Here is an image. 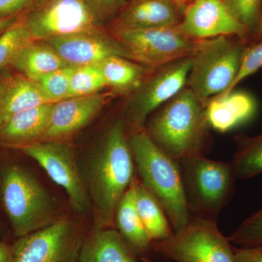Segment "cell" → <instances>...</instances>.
Listing matches in <instances>:
<instances>
[{"mask_svg": "<svg viewBox=\"0 0 262 262\" xmlns=\"http://www.w3.org/2000/svg\"><path fill=\"white\" fill-rule=\"evenodd\" d=\"M153 244L160 257L167 261L236 262L234 245L213 221L191 216L182 230Z\"/></svg>", "mask_w": 262, "mask_h": 262, "instance_id": "52a82bcc", "label": "cell"}, {"mask_svg": "<svg viewBox=\"0 0 262 262\" xmlns=\"http://www.w3.org/2000/svg\"><path fill=\"white\" fill-rule=\"evenodd\" d=\"M234 141L237 148L232 163L237 179L246 180L262 173V134L256 136L239 134Z\"/></svg>", "mask_w": 262, "mask_h": 262, "instance_id": "d4e9b609", "label": "cell"}, {"mask_svg": "<svg viewBox=\"0 0 262 262\" xmlns=\"http://www.w3.org/2000/svg\"><path fill=\"white\" fill-rule=\"evenodd\" d=\"M19 18L34 40L99 28L83 0H34Z\"/></svg>", "mask_w": 262, "mask_h": 262, "instance_id": "8fae6325", "label": "cell"}, {"mask_svg": "<svg viewBox=\"0 0 262 262\" xmlns=\"http://www.w3.org/2000/svg\"><path fill=\"white\" fill-rule=\"evenodd\" d=\"M114 35L126 48L133 61L155 70L194 56L205 42L187 37L178 25L126 31Z\"/></svg>", "mask_w": 262, "mask_h": 262, "instance_id": "9c48e42d", "label": "cell"}, {"mask_svg": "<svg viewBox=\"0 0 262 262\" xmlns=\"http://www.w3.org/2000/svg\"><path fill=\"white\" fill-rule=\"evenodd\" d=\"M7 77L0 79V99H1L2 95H3V91H4L5 82H6Z\"/></svg>", "mask_w": 262, "mask_h": 262, "instance_id": "f35d334b", "label": "cell"}, {"mask_svg": "<svg viewBox=\"0 0 262 262\" xmlns=\"http://www.w3.org/2000/svg\"><path fill=\"white\" fill-rule=\"evenodd\" d=\"M107 87L116 94H123L134 91L155 70L144 64L124 58L113 56L98 63Z\"/></svg>", "mask_w": 262, "mask_h": 262, "instance_id": "603a6c76", "label": "cell"}, {"mask_svg": "<svg viewBox=\"0 0 262 262\" xmlns=\"http://www.w3.org/2000/svg\"><path fill=\"white\" fill-rule=\"evenodd\" d=\"M179 9L170 0H127L114 20L111 33L179 25Z\"/></svg>", "mask_w": 262, "mask_h": 262, "instance_id": "2e32d148", "label": "cell"}, {"mask_svg": "<svg viewBox=\"0 0 262 262\" xmlns=\"http://www.w3.org/2000/svg\"><path fill=\"white\" fill-rule=\"evenodd\" d=\"M262 68V41L246 46L241 56L238 73L227 91L220 95H227L234 91L236 86L249 76Z\"/></svg>", "mask_w": 262, "mask_h": 262, "instance_id": "4dcf8cb0", "label": "cell"}, {"mask_svg": "<svg viewBox=\"0 0 262 262\" xmlns=\"http://www.w3.org/2000/svg\"><path fill=\"white\" fill-rule=\"evenodd\" d=\"M107 95L98 92L54 103L47 130L41 141H63L80 131L101 111Z\"/></svg>", "mask_w": 262, "mask_h": 262, "instance_id": "9a60e30c", "label": "cell"}, {"mask_svg": "<svg viewBox=\"0 0 262 262\" xmlns=\"http://www.w3.org/2000/svg\"><path fill=\"white\" fill-rule=\"evenodd\" d=\"M51 103L37 81L23 75L7 77L0 99V125L15 114Z\"/></svg>", "mask_w": 262, "mask_h": 262, "instance_id": "44dd1931", "label": "cell"}, {"mask_svg": "<svg viewBox=\"0 0 262 262\" xmlns=\"http://www.w3.org/2000/svg\"><path fill=\"white\" fill-rule=\"evenodd\" d=\"M53 104L46 103L13 115L0 125V139L20 146L41 141L47 130Z\"/></svg>", "mask_w": 262, "mask_h": 262, "instance_id": "d6986e66", "label": "cell"}, {"mask_svg": "<svg viewBox=\"0 0 262 262\" xmlns=\"http://www.w3.org/2000/svg\"><path fill=\"white\" fill-rule=\"evenodd\" d=\"M170 1L172 2L173 4L177 5V6L180 8V9H182V8H184V10H185V3L186 2H187L186 0H170Z\"/></svg>", "mask_w": 262, "mask_h": 262, "instance_id": "74e56055", "label": "cell"}, {"mask_svg": "<svg viewBox=\"0 0 262 262\" xmlns=\"http://www.w3.org/2000/svg\"><path fill=\"white\" fill-rule=\"evenodd\" d=\"M178 163L190 216L216 222L235 192L237 177L232 161L198 155Z\"/></svg>", "mask_w": 262, "mask_h": 262, "instance_id": "277c9868", "label": "cell"}, {"mask_svg": "<svg viewBox=\"0 0 262 262\" xmlns=\"http://www.w3.org/2000/svg\"><path fill=\"white\" fill-rule=\"evenodd\" d=\"M75 66H67L50 72L37 81L51 103L69 98L70 81Z\"/></svg>", "mask_w": 262, "mask_h": 262, "instance_id": "83f0119b", "label": "cell"}, {"mask_svg": "<svg viewBox=\"0 0 262 262\" xmlns=\"http://www.w3.org/2000/svg\"><path fill=\"white\" fill-rule=\"evenodd\" d=\"M135 182L136 176L119 202L114 220L115 227L136 258L144 262H159V255L136 209Z\"/></svg>", "mask_w": 262, "mask_h": 262, "instance_id": "e0dca14e", "label": "cell"}, {"mask_svg": "<svg viewBox=\"0 0 262 262\" xmlns=\"http://www.w3.org/2000/svg\"><path fill=\"white\" fill-rule=\"evenodd\" d=\"M144 129L155 145L177 161L205 155L210 146L204 105L187 86L151 114Z\"/></svg>", "mask_w": 262, "mask_h": 262, "instance_id": "7a4b0ae2", "label": "cell"}, {"mask_svg": "<svg viewBox=\"0 0 262 262\" xmlns=\"http://www.w3.org/2000/svg\"><path fill=\"white\" fill-rule=\"evenodd\" d=\"M34 40L20 18L0 34V70L11 66L24 47Z\"/></svg>", "mask_w": 262, "mask_h": 262, "instance_id": "484cf974", "label": "cell"}, {"mask_svg": "<svg viewBox=\"0 0 262 262\" xmlns=\"http://www.w3.org/2000/svg\"><path fill=\"white\" fill-rule=\"evenodd\" d=\"M236 262H262V246L237 247L234 246Z\"/></svg>", "mask_w": 262, "mask_h": 262, "instance_id": "836d02e7", "label": "cell"}, {"mask_svg": "<svg viewBox=\"0 0 262 262\" xmlns=\"http://www.w3.org/2000/svg\"><path fill=\"white\" fill-rule=\"evenodd\" d=\"M127 139L141 184L160 203L173 232L182 230L191 216L178 161L155 145L144 129L127 133Z\"/></svg>", "mask_w": 262, "mask_h": 262, "instance_id": "3957f363", "label": "cell"}, {"mask_svg": "<svg viewBox=\"0 0 262 262\" xmlns=\"http://www.w3.org/2000/svg\"><path fill=\"white\" fill-rule=\"evenodd\" d=\"M186 1H189V0H186ZM190 1H192V0H190Z\"/></svg>", "mask_w": 262, "mask_h": 262, "instance_id": "ab89813d", "label": "cell"}, {"mask_svg": "<svg viewBox=\"0 0 262 262\" xmlns=\"http://www.w3.org/2000/svg\"><path fill=\"white\" fill-rule=\"evenodd\" d=\"M136 256L115 228H97L86 235L78 262H136Z\"/></svg>", "mask_w": 262, "mask_h": 262, "instance_id": "ffe728a7", "label": "cell"}, {"mask_svg": "<svg viewBox=\"0 0 262 262\" xmlns=\"http://www.w3.org/2000/svg\"><path fill=\"white\" fill-rule=\"evenodd\" d=\"M11 66L20 75L37 81L50 72L70 65L49 43L33 40L20 51Z\"/></svg>", "mask_w": 262, "mask_h": 262, "instance_id": "7402d4cb", "label": "cell"}, {"mask_svg": "<svg viewBox=\"0 0 262 262\" xmlns=\"http://www.w3.org/2000/svg\"><path fill=\"white\" fill-rule=\"evenodd\" d=\"M204 106L210 128L221 133L247 121L256 110L254 100L249 94L234 91L211 98Z\"/></svg>", "mask_w": 262, "mask_h": 262, "instance_id": "ac0fdd59", "label": "cell"}, {"mask_svg": "<svg viewBox=\"0 0 262 262\" xmlns=\"http://www.w3.org/2000/svg\"><path fill=\"white\" fill-rule=\"evenodd\" d=\"M244 39L221 36L206 39L193 56L187 87L203 105L228 90L238 73Z\"/></svg>", "mask_w": 262, "mask_h": 262, "instance_id": "8992f818", "label": "cell"}, {"mask_svg": "<svg viewBox=\"0 0 262 262\" xmlns=\"http://www.w3.org/2000/svg\"><path fill=\"white\" fill-rule=\"evenodd\" d=\"M178 26L186 36L198 40L234 36L246 43L249 36L247 29L229 14L222 0H192L186 6Z\"/></svg>", "mask_w": 262, "mask_h": 262, "instance_id": "5bb4252c", "label": "cell"}, {"mask_svg": "<svg viewBox=\"0 0 262 262\" xmlns=\"http://www.w3.org/2000/svg\"><path fill=\"white\" fill-rule=\"evenodd\" d=\"M0 199L15 238L56 222L51 196L34 176L17 165L7 168L2 176Z\"/></svg>", "mask_w": 262, "mask_h": 262, "instance_id": "5b68a950", "label": "cell"}, {"mask_svg": "<svg viewBox=\"0 0 262 262\" xmlns=\"http://www.w3.org/2000/svg\"><path fill=\"white\" fill-rule=\"evenodd\" d=\"M34 0H0V18L19 15Z\"/></svg>", "mask_w": 262, "mask_h": 262, "instance_id": "d6a6232c", "label": "cell"}, {"mask_svg": "<svg viewBox=\"0 0 262 262\" xmlns=\"http://www.w3.org/2000/svg\"><path fill=\"white\" fill-rule=\"evenodd\" d=\"M222 1L228 10L229 14L247 29L249 32V36H248L249 37L256 30L261 18L262 0H222Z\"/></svg>", "mask_w": 262, "mask_h": 262, "instance_id": "f1b7e54d", "label": "cell"}, {"mask_svg": "<svg viewBox=\"0 0 262 262\" xmlns=\"http://www.w3.org/2000/svg\"><path fill=\"white\" fill-rule=\"evenodd\" d=\"M46 42L56 49L69 65L98 64L113 56H121L132 60L125 46L111 32L101 27L53 38Z\"/></svg>", "mask_w": 262, "mask_h": 262, "instance_id": "4fadbf2b", "label": "cell"}, {"mask_svg": "<svg viewBox=\"0 0 262 262\" xmlns=\"http://www.w3.org/2000/svg\"><path fill=\"white\" fill-rule=\"evenodd\" d=\"M18 16L19 15H15V16L0 18V34H3L5 31H6L10 27H11L16 21Z\"/></svg>", "mask_w": 262, "mask_h": 262, "instance_id": "8d00e7d4", "label": "cell"}, {"mask_svg": "<svg viewBox=\"0 0 262 262\" xmlns=\"http://www.w3.org/2000/svg\"><path fill=\"white\" fill-rule=\"evenodd\" d=\"M135 165L123 118L112 122L81 172L98 228L115 227V214L135 177Z\"/></svg>", "mask_w": 262, "mask_h": 262, "instance_id": "6da1fadb", "label": "cell"}, {"mask_svg": "<svg viewBox=\"0 0 262 262\" xmlns=\"http://www.w3.org/2000/svg\"><path fill=\"white\" fill-rule=\"evenodd\" d=\"M135 192L136 209L151 241L159 242L171 237L174 232L163 208L136 176Z\"/></svg>", "mask_w": 262, "mask_h": 262, "instance_id": "cb8c5ba5", "label": "cell"}, {"mask_svg": "<svg viewBox=\"0 0 262 262\" xmlns=\"http://www.w3.org/2000/svg\"><path fill=\"white\" fill-rule=\"evenodd\" d=\"M192 58L156 69L132 93L122 116L127 133L143 130L150 115L187 86Z\"/></svg>", "mask_w": 262, "mask_h": 262, "instance_id": "ba28073f", "label": "cell"}, {"mask_svg": "<svg viewBox=\"0 0 262 262\" xmlns=\"http://www.w3.org/2000/svg\"><path fill=\"white\" fill-rule=\"evenodd\" d=\"M86 235L70 220H57L16 238L12 244L11 262H78Z\"/></svg>", "mask_w": 262, "mask_h": 262, "instance_id": "30bf717a", "label": "cell"}, {"mask_svg": "<svg viewBox=\"0 0 262 262\" xmlns=\"http://www.w3.org/2000/svg\"><path fill=\"white\" fill-rule=\"evenodd\" d=\"M20 149L36 162L57 185L64 189L71 206L78 213L91 209V200L72 148L63 141H38L20 146Z\"/></svg>", "mask_w": 262, "mask_h": 262, "instance_id": "7c38bea8", "label": "cell"}, {"mask_svg": "<svg viewBox=\"0 0 262 262\" xmlns=\"http://www.w3.org/2000/svg\"><path fill=\"white\" fill-rule=\"evenodd\" d=\"M262 41V11L261 18L256 30L254 32L248 37L246 41V46H251V45L256 44V43L261 42Z\"/></svg>", "mask_w": 262, "mask_h": 262, "instance_id": "d590c367", "label": "cell"}, {"mask_svg": "<svg viewBox=\"0 0 262 262\" xmlns=\"http://www.w3.org/2000/svg\"><path fill=\"white\" fill-rule=\"evenodd\" d=\"M107 87L98 64L75 67L70 81L69 98L88 96Z\"/></svg>", "mask_w": 262, "mask_h": 262, "instance_id": "4316f807", "label": "cell"}, {"mask_svg": "<svg viewBox=\"0 0 262 262\" xmlns=\"http://www.w3.org/2000/svg\"><path fill=\"white\" fill-rule=\"evenodd\" d=\"M91 16L98 27L118 13L127 0H83Z\"/></svg>", "mask_w": 262, "mask_h": 262, "instance_id": "1f68e13d", "label": "cell"}, {"mask_svg": "<svg viewBox=\"0 0 262 262\" xmlns=\"http://www.w3.org/2000/svg\"><path fill=\"white\" fill-rule=\"evenodd\" d=\"M227 238L237 247L262 246V208L244 220Z\"/></svg>", "mask_w": 262, "mask_h": 262, "instance_id": "f546056e", "label": "cell"}, {"mask_svg": "<svg viewBox=\"0 0 262 262\" xmlns=\"http://www.w3.org/2000/svg\"><path fill=\"white\" fill-rule=\"evenodd\" d=\"M12 245L0 241V262H11Z\"/></svg>", "mask_w": 262, "mask_h": 262, "instance_id": "e575fe53", "label": "cell"}]
</instances>
